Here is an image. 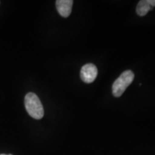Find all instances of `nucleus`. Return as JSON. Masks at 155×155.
<instances>
[{
	"instance_id": "f257e3e1",
	"label": "nucleus",
	"mask_w": 155,
	"mask_h": 155,
	"mask_svg": "<svg viewBox=\"0 0 155 155\" xmlns=\"http://www.w3.org/2000/svg\"><path fill=\"white\" fill-rule=\"evenodd\" d=\"M25 106L31 117L41 119L44 116V108L40 98L34 93H28L25 97Z\"/></svg>"
},
{
	"instance_id": "f03ea898",
	"label": "nucleus",
	"mask_w": 155,
	"mask_h": 155,
	"mask_svg": "<svg viewBox=\"0 0 155 155\" xmlns=\"http://www.w3.org/2000/svg\"><path fill=\"white\" fill-rule=\"evenodd\" d=\"M134 74L131 71H126L120 75L114 81L112 86V93L114 96L120 97L124 93L127 87L133 82Z\"/></svg>"
},
{
	"instance_id": "7ed1b4c3",
	"label": "nucleus",
	"mask_w": 155,
	"mask_h": 155,
	"mask_svg": "<svg viewBox=\"0 0 155 155\" xmlns=\"http://www.w3.org/2000/svg\"><path fill=\"white\" fill-rule=\"evenodd\" d=\"M98 75V69L92 63L84 65L81 70V78L83 82L91 83L94 82Z\"/></svg>"
},
{
	"instance_id": "20e7f679",
	"label": "nucleus",
	"mask_w": 155,
	"mask_h": 155,
	"mask_svg": "<svg viewBox=\"0 0 155 155\" xmlns=\"http://www.w3.org/2000/svg\"><path fill=\"white\" fill-rule=\"evenodd\" d=\"M73 0H57L56 8L60 15L63 17H68L72 11Z\"/></svg>"
},
{
	"instance_id": "39448f33",
	"label": "nucleus",
	"mask_w": 155,
	"mask_h": 155,
	"mask_svg": "<svg viewBox=\"0 0 155 155\" xmlns=\"http://www.w3.org/2000/svg\"><path fill=\"white\" fill-rule=\"evenodd\" d=\"M153 7L149 4L147 0H141L137 7V13L139 16H145L149 11L152 10Z\"/></svg>"
},
{
	"instance_id": "423d86ee",
	"label": "nucleus",
	"mask_w": 155,
	"mask_h": 155,
	"mask_svg": "<svg viewBox=\"0 0 155 155\" xmlns=\"http://www.w3.org/2000/svg\"><path fill=\"white\" fill-rule=\"evenodd\" d=\"M150 5L152 6V7H155V0H147Z\"/></svg>"
},
{
	"instance_id": "0eeeda50",
	"label": "nucleus",
	"mask_w": 155,
	"mask_h": 155,
	"mask_svg": "<svg viewBox=\"0 0 155 155\" xmlns=\"http://www.w3.org/2000/svg\"><path fill=\"white\" fill-rule=\"evenodd\" d=\"M0 155H12V154H0Z\"/></svg>"
}]
</instances>
